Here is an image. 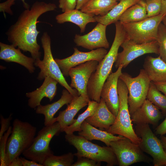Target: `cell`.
<instances>
[{"instance_id":"21","label":"cell","mask_w":166,"mask_h":166,"mask_svg":"<svg viewBox=\"0 0 166 166\" xmlns=\"http://www.w3.org/2000/svg\"><path fill=\"white\" fill-rule=\"evenodd\" d=\"M62 94L61 98L57 101L44 105L40 104L36 108V113L44 115L45 126H49L57 122L56 118L54 117L55 114L64 105L69 104L73 97L66 89L62 90Z\"/></svg>"},{"instance_id":"20","label":"cell","mask_w":166,"mask_h":166,"mask_svg":"<svg viewBox=\"0 0 166 166\" xmlns=\"http://www.w3.org/2000/svg\"><path fill=\"white\" fill-rule=\"evenodd\" d=\"M89 99L81 95L73 97L71 102L67 105L66 109L60 112L56 118V122H58L61 128V131L67 126L73 123L76 119L74 117L81 109L88 105Z\"/></svg>"},{"instance_id":"5","label":"cell","mask_w":166,"mask_h":166,"mask_svg":"<svg viewBox=\"0 0 166 166\" xmlns=\"http://www.w3.org/2000/svg\"><path fill=\"white\" fill-rule=\"evenodd\" d=\"M65 138L76 149L77 152L74 155L77 157H84L97 162H105L109 166L118 165L117 157L110 146H101L73 133L66 134Z\"/></svg>"},{"instance_id":"37","label":"cell","mask_w":166,"mask_h":166,"mask_svg":"<svg viewBox=\"0 0 166 166\" xmlns=\"http://www.w3.org/2000/svg\"><path fill=\"white\" fill-rule=\"evenodd\" d=\"M1 129L0 130V139L3 136L5 133L10 127V121L12 119V114L9 116L5 118L2 115H0Z\"/></svg>"},{"instance_id":"45","label":"cell","mask_w":166,"mask_h":166,"mask_svg":"<svg viewBox=\"0 0 166 166\" xmlns=\"http://www.w3.org/2000/svg\"><path fill=\"white\" fill-rule=\"evenodd\" d=\"M160 140L161 142L164 149L166 153V136H160Z\"/></svg>"},{"instance_id":"19","label":"cell","mask_w":166,"mask_h":166,"mask_svg":"<svg viewBox=\"0 0 166 166\" xmlns=\"http://www.w3.org/2000/svg\"><path fill=\"white\" fill-rule=\"evenodd\" d=\"M132 121L136 125L151 124L156 125L162 118L159 109L146 99L141 106L131 115Z\"/></svg>"},{"instance_id":"27","label":"cell","mask_w":166,"mask_h":166,"mask_svg":"<svg viewBox=\"0 0 166 166\" xmlns=\"http://www.w3.org/2000/svg\"><path fill=\"white\" fill-rule=\"evenodd\" d=\"M117 3L114 0H90L80 10L87 14L103 16Z\"/></svg>"},{"instance_id":"44","label":"cell","mask_w":166,"mask_h":166,"mask_svg":"<svg viewBox=\"0 0 166 166\" xmlns=\"http://www.w3.org/2000/svg\"><path fill=\"white\" fill-rule=\"evenodd\" d=\"M160 14H164L166 16V0L162 1Z\"/></svg>"},{"instance_id":"26","label":"cell","mask_w":166,"mask_h":166,"mask_svg":"<svg viewBox=\"0 0 166 166\" xmlns=\"http://www.w3.org/2000/svg\"><path fill=\"white\" fill-rule=\"evenodd\" d=\"M141 0H121L106 15L94 16L96 21L107 26L115 23L128 8Z\"/></svg>"},{"instance_id":"49","label":"cell","mask_w":166,"mask_h":166,"mask_svg":"<svg viewBox=\"0 0 166 166\" xmlns=\"http://www.w3.org/2000/svg\"><path fill=\"white\" fill-rule=\"evenodd\" d=\"M163 0H162V1H163Z\"/></svg>"},{"instance_id":"25","label":"cell","mask_w":166,"mask_h":166,"mask_svg":"<svg viewBox=\"0 0 166 166\" xmlns=\"http://www.w3.org/2000/svg\"><path fill=\"white\" fill-rule=\"evenodd\" d=\"M143 68L151 81H166V63L160 56L157 57H147Z\"/></svg>"},{"instance_id":"9","label":"cell","mask_w":166,"mask_h":166,"mask_svg":"<svg viewBox=\"0 0 166 166\" xmlns=\"http://www.w3.org/2000/svg\"><path fill=\"white\" fill-rule=\"evenodd\" d=\"M119 78L124 82L128 90V103L131 115L146 99L151 81L143 69L140 70L139 74L135 77L122 73Z\"/></svg>"},{"instance_id":"28","label":"cell","mask_w":166,"mask_h":166,"mask_svg":"<svg viewBox=\"0 0 166 166\" xmlns=\"http://www.w3.org/2000/svg\"><path fill=\"white\" fill-rule=\"evenodd\" d=\"M148 17L145 1L141 0L127 9L120 18L121 23L138 22Z\"/></svg>"},{"instance_id":"12","label":"cell","mask_w":166,"mask_h":166,"mask_svg":"<svg viewBox=\"0 0 166 166\" xmlns=\"http://www.w3.org/2000/svg\"><path fill=\"white\" fill-rule=\"evenodd\" d=\"M121 46L123 50L118 53L115 62L117 69L120 66L125 68L132 61L144 54L151 53L159 54L156 41L138 44L126 38Z\"/></svg>"},{"instance_id":"30","label":"cell","mask_w":166,"mask_h":166,"mask_svg":"<svg viewBox=\"0 0 166 166\" xmlns=\"http://www.w3.org/2000/svg\"><path fill=\"white\" fill-rule=\"evenodd\" d=\"M146 99L166 114V96L162 94L153 82H151Z\"/></svg>"},{"instance_id":"6","label":"cell","mask_w":166,"mask_h":166,"mask_svg":"<svg viewBox=\"0 0 166 166\" xmlns=\"http://www.w3.org/2000/svg\"><path fill=\"white\" fill-rule=\"evenodd\" d=\"M41 41L44 51V57L35 59L34 65L40 69L37 79L40 81L44 79L46 77H50L57 81L58 83L67 89L75 97L80 95L78 91L72 88L69 85L64 77L59 66L54 59L51 49V40L47 32H44L41 38Z\"/></svg>"},{"instance_id":"3","label":"cell","mask_w":166,"mask_h":166,"mask_svg":"<svg viewBox=\"0 0 166 166\" xmlns=\"http://www.w3.org/2000/svg\"><path fill=\"white\" fill-rule=\"evenodd\" d=\"M117 90L119 99L118 114L114 123L105 131L113 135L122 136L139 145L141 139L137 135L132 126L128 103V90L125 83L119 78Z\"/></svg>"},{"instance_id":"33","label":"cell","mask_w":166,"mask_h":166,"mask_svg":"<svg viewBox=\"0 0 166 166\" xmlns=\"http://www.w3.org/2000/svg\"><path fill=\"white\" fill-rule=\"evenodd\" d=\"M12 127L10 126L0 139V166H7L6 147L8 139L12 132Z\"/></svg>"},{"instance_id":"39","label":"cell","mask_w":166,"mask_h":166,"mask_svg":"<svg viewBox=\"0 0 166 166\" xmlns=\"http://www.w3.org/2000/svg\"><path fill=\"white\" fill-rule=\"evenodd\" d=\"M156 133L160 136L166 134V117L156 129Z\"/></svg>"},{"instance_id":"16","label":"cell","mask_w":166,"mask_h":166,"mask_svg":"<svg viewBox=\"0 0 166 166\" xmlns=\"http://www.w3.org/2000/svg\"><path fill=\"white\" fill-rule=\"evenodd\" d=\"M122 68L120 66L116 71L110 73L104 84L101 93V97L104 100L108 108L116 117L118 114L119 104L117 83L122 73Z\"/></svg>"},{"instance_id":"8","label":"cell","mask_w":166,"mask_h":166,"mask_svg":"<svg viewBox=\"0 0 166 166\" xmlns=\"http://www.w3.org/2000/svg\"><path fill=\"white\" fill-rule=\"evenodd\" d=\"M165 16L162 14L134 22L121 23L126 33V38L138 44L156 41L158 27Z\"/></svg>"},{"instance_id":"22","label":"cell","mask_w":166,"mask_h":166,"mask_svg":"<svg viewBox=\"0 0 166 166\" xmlns=\"http://www.w3.org/2000/svg\"><path fill=\"white\" fill-rule=\"evenodd\" d=\"M116 118V117L110 111L104 100L101 98L95 113L85 121L96 128L106 130L113 124Z\"/></svg>"},{"instance_id":"23","label":"cell","mask_w":166,"mask_h":166,"mask_svg":"<svg viewBox=\"0 0 166 166\" xmlns=\"http://www.w3.org/2000/svg\"><path fill=\"white\" fill-rule=\"evenodd\" d=\"M94 16L75 9L58 14L56 16L55 19L58 24L68 22L74 23L79 26L81 33H83L87 24L96 22Z\"/></svg>"},{"instance_id":"35","label":"cell","mask_w":166,"mask_h":166,"mask_svg":"<svg viewBox=\"0 0 166 166\" xmlns=\"http://www.w3.org/2000/svg\"><path fill=\"white\" fill-rule=\"evenodd\" d=\"M101 162H97L92 159L84 157H78L77 161L71 166H100Z\"/></svg>"},{"instance_id":"47","label":"cell","mask_w":166,"mask_h":166,"mask_svg":"<svg viewBox=\"0 0 166 166\" xmlns=\"http://www.w3.org/2000/svg\"><path fill=\"white\" fill-rule=\"evenodd\" d=\"M162 23L166 26V16L163 19L162 21Z\"/></svg>"},{"instance_id":"36","label":"cell","mask_w":166,"mask_h":166,"mask_svg":"<svg viewBox=\"0 0 166 166\" xmlns=\"http://www.w3.org/2000/svg\"><path fill=\"white\" fill-rule=\"evenodd\" d=\"M77 0H59V7L63 12L76 9Z\"/></svg>"},{"instance_id":"2","label":"cell","mask_w":166,"mask_h":166,"mask_svg":"<svg viewBox=\"0 0 166 166\" xmlns=\"http://www.w3.org/2000/svg\"><path fill=\"white\" fill-rule=\"evenodd\" d=\"M115 36L111 48L104 58L99 62L95 71L91 75L87 85V93L90 100L99 102L103 85L111 73L112 67L118 54L119 48L126 38L124 27L119 22L115 23Z\"/></svg>"},{"instance_id":"10","label":"cell","mask_w":166,"mask_h":166,"mask_svg":"<svg viewBox=\"0 0 166 166\" xmlns=\"http://www.w3.org/2000/svg\"><path fill=\"white\" fill-rule=\"evenodd\" d=\"M135 132L141 139L139 146L152 158L154 166H166V153L160 140L153 133L149 124L136 125Z\"/></svg>"},{"instance_id":"1","label":"cell","mask_w":166,"mask_h":166,"mask_svg":"<svg viewBox=\"0 0 166 166\" xmlns=\"http://www.w3.org/2000/svg\"><path fill=\"white\" fill-rule=\"evenodd\" d=\"M53 3L37 1L30 8L26 9L6 33L8 41L15 47L29 52L34 59H40L41 53L37 38L40 31L37 29L38 19L43 14L57 8Z\"/></svg>"},{"instance_id":"31","label":"cell","mask_w":166,"mask_h":166,"mask_svg":"<svg viewBox=\"0 0 166 166\" xmlns=\"http://www.w3.org/2000/svg\"><path fill=\"white\" fill-rule=\"evenodd\" d=\"M74 156L70 152L59 156L53 155L48 157L43 165L44 166H71L74 163Z\"/></svg>"},{"instance_id":"13","label":"cell","mask_w":166,"mask_h":166,"mask_svg":"<svg viewBox=\"0 0 166 166\" xmlns=\"http://www.w3.org/2000/svg\"><path fill=\"white\" fill-rule=\"evenodd\" d=\"M72 55L66 58L55 59L64 76H69L70 69L86 62L96 60L99 62L105 57L108 51L105 48H100L91 50L88 52L79 51L77 48H74Z\"/></svg>"},{"instance_id":"32","label":"cell","mask_w":166,"mask_h":166,"mask_svg":"<svg viewBox=\"0 0 166 166\" xmlns=\"http://www.w3.org/2000/svg\"><path fill=\"white\" fill-rule=\"evenodd\" d=\"M156 41L158 46L159 56L166 63V26L162 22L158 27Z\"/></svg>"},{"instance_id":"11","label":"cell","mask_w":166,"mask_h":166,"mask_svg":"<svg viewBox=\"0 0 166 166\" xmlns=\"http://www.w3.org/2000/svg\"><path fill=\"white\" fill-rule=\"evenodd\" d=\"M110 146L117 157L120 166H128L138 162L150 163L153 162L152 159L144 154L139 145L127 138L112 141Z\"/></svg>"},{"instance_id":"14","label":"cell","mask_w":166,"mask_h":166,"mask_svg":"<svg viewBox=\"0 0 166 166\" xmlns=\"http://www.w3.org/2000/svg\"><path fill=\"white\" fill-rule=\"evenodd\" d=\"M98 63L96 60L90 61L72 68L69 70V76L71 79L70 86L75 89L80 95L89 99L87 93V85Z\"/></svg>"},{"instance_id":"40","label":"cell","mask_w":166,"mask_h":166,"mask_svg":"<svg viewBox=\"0 0 166 166\" xmlns=\"http://www.w3.org/2000/svg\"><path fill=\"white\" fill-rule=\"evenodd\" d=\"M23 166H44L43 164L38 163L34 161L27 160L24 157H20Z\"/></svg>"},{"instance_id":"34","label":"cell","mask_w":166,"mask_h":166,"mask_svg":"<svg viewBox=\"0 0 166 166\" xmlns=\"http://www.w3.org/2000/svg\"><path fill=\"white\" fill-rule=\"evenodd\" d=\"M148 17H153L160 14L162 0L145 1Z\"/></svg>"},{"instance_id":"29","label":"cell","mask_w":166,"mask_h":166,"mask_svg":"<svg viewBox=\"0 0 166 166\" xmlns=\"http://www.w3.org/2000/svg\"><path fill=\"white\" fill-rule=\"evenodd\" d=\"M99 103L93 100L89 101L86 110L78 115L73 123L65 128L63 132H64L66 134H70L75 132L81 131L82 124L87 118L94 114L97 108Z\"/></svg>"},{"instance_id":"41","label":"cell","mask_w":166,"mask_h":166,"mask_svg":"<svg viewBox=\"0 0 166 166\" xmlns=\"http://www.w3.org/2000/svg\"><path fill=\"white\" fill-rule=\"evenodd\" d=\"M152 82L157 88L166 96V81Z\"/></svg>"},{"instance_id":"38","label":"cell","mask_w":166,"mask_h":166,"mask_svg":"<svg viewBox=\"0 0 166 166\" xmlns=\"http://www.w3.org/2000/svg\"><path fill=\"white\" fill-rule=\"evenodd\" d=\"M16 0H7L6 1L0 3V12H2L5 17V12L12 15L13 14V11L11 9V6L15 4Z\"/></svg>"},{"instance_id":"24","label":"cell","mask_w":166,"mask_h":166,"mask_svg":"<svg viewBox=\"0 0 166 166\" xmlns=\"http://www.w3.org/2000/svg\"><path fill=\"white\" fill-rule=\"evenodd\" d=\"M81 131L78 134L89 140H93L101 141L107 146H110L112 141L117 140L123 138L124 137L121 136H115L106 131L98 129L85 121L81 126Z\"/></svg>"},{"instance_id":"48","label":"cell","mask_w":166,"mask_h":166,"mask_svg":"<svg viewBox=\"0 0 166 166\" xmlns=\"http://www.w3.org/2000/svg\"><path fill=\"white\" fill-rule=\"evenodd\" d=\"M114 0L117 1H120V0Z\"/></svg>"},{"instance_id":"18","label":"cell","mask_w":166,"mask_h":166,"mask_svg":"<svg viewBox=\"0 0 166 166\" xmlns=\"http://www.w3.org/2000/svg\"><path fill=\"white\" fill-rule=\"evenodd\" d=\"M12 45L0 42V59L7 62L16 63L26 68L31 73L35 70V59L27 57L23 54L21 49L15 48Z\"/></svg>"},{"instance_id":"4","label":"cell","mask_w":166,"mask_h":166,"mask_svg":"<svg viewBox=\"0 0 166 166\" xmlns=\"http://www.w3.org/2000/svg\"><path fill=\"white\" fill-rule=\"evenodd\" d=\"M37 128L27 122L16 118L13 123L12 132L6 144L7 164L9 166L15 158L31 145L35 137Z\"/></svg>"},{"instance_id":"46","label":"cell","mask_w":166,"mask_h":166,"mask_svg":"<svg viewBox=\"0 0 166 166\" xmlns=\"http://www.w3.org/2000/svg\"><path fill=\"white\" fill-rule=\"evenodd\" d=\"M22 2L23 6L25 9H28L30 8V6L29 4L25 2V0H21Z\"/></svg>"},{"instance_id":"15","label":"cell","mask_w":166,"mask_h":166,"mask_svg":"<svg viewBox=\"0 0 166 166\" xmlns=\"http://www.w3.org/2000/svg\"><path fill=\"white\" fill-rule=\"evenodd\" d=\"M107 26L98 23L89 33L83 35L76 34L74 41L76 45L92 50L100 48L109 47L106 30Z\"/></svg>"},{"instance_id":"42","label":"cell","mask_w":166,"mask_h":166,"mask_svg":"<svg viewBox=\"0 0 166 166\" xmlns=\"http://www.w3.org/2000/svg\"><path fill=\"white\" fill-rule=\"evenodd\" d=\"M9 166H23L20 158L18 156L13 160Z\"/></svg>"},{"instance_id":"7","label":"cell","mask_w":166,"mask_h":166,"mask_svg":"<svg viewBox=\"0 0 166 166\" xmlns=\"http://www.w3.org/2000/svg\"><path fill=\"white\" fill-rule=\"evenodd\" d=\"M61 132V128L57 122L45 126L38 131L31 145L22 155L27 159L43 164L48 157L53 155L49 144L53 137Z\"/></svg>"},{"instance_id":"17","label":"cell","mask_w":166,"mask_h":166,"mask_svg":"<svg viewBox=\"0 0 166 166\" xmlns=\"http://www.w3.org/2000/svg\"><path fill=\"white\" fill-rule=\"evenodd\" d=\"M44 80L39 88L26 93V96L29 98L28 104L31 108H36L41 104L42 99L44 97L48 98L49 101H51L56 94L57 81L49 76L45 77Z\"/></svg>"},{"instance_id":"43","label":"cell","mask_w":166,"mask_h":166,"mask_svg":"<svg viewBox=\"0 0 166 166\" xmlns=\"http://www.w3.org/2000/svg\"><path fill=\"white\" fill-rule=\"evenodd\" d=\"M90 0H77L76 9L81 10Z\"/></svg>"}]
</instances>
